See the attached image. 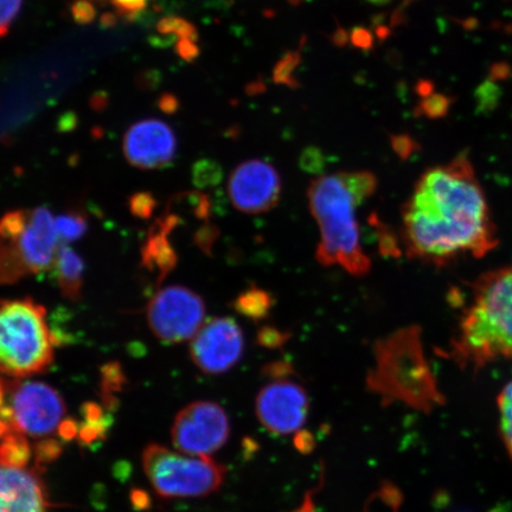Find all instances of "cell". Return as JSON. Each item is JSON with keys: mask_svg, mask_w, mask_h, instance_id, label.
<instances>
[{"mask_svg": "<svg viewBox=\"0 0 512 512\" xmlns=\"http://www.w3.org/2000/svg\"><path fill=\"white\" fill-rule=\"evenodd\" d=\"M402 236L409 255L435 266L494 251L497 228L466 153L419 178L402 209Z\"/></svg>", "mask_w": 512, "mask_h": 512, "instance_id": "1", "label": "cell"}, {"mask_svg": "<svg viewBox=\"0 0 512 512\" xmlns=\"http://www.w3.org/2000/svg\"><path fill=\"white\" fill-rule=\"evenodd\" d=\"M448 352L460 367L473 370L498 358L512 362V266L475 281Z\"/></svg>", "mask_w": 512, "mask_h": 512, "instance_id": "2", "label": "cell"}, {"mask_svg": "<svg viewBox=\"0 0 512 512\" xmlns=\"http://www.w3.org/2000/svg\"><path fill=\"white\" fill-rule=\"evenodd\" d=\"M307 197L320 230L316 251L319 264L342 267L355 277L367 275L371 261L362 247L356 219V209L366 201L357 194L350 172L316 178L307 190Z\"/></svg>", "mask_w": 512, "mask_h": 512, "instance_id": "3", "label": "cell"}, {"mask_svg": "<svg viewBox=\"0 0 512 512\" xmlns=\"http://www.w3.org/2000/svg\"><path fill=\"white\" fill-rule=\"evenodd\" d=\"M374 357L375 366L369 371L367 386L380 396L384 406L403 402L427 411L440 400L416 326L377 341Z\"/></svg>", "mask_w": 512, "mask_h": 512, "instance_id": "4", "label": "cell"}, {"mask_svg": "<svg viewBox=\"0 0 512 512\" xmlns=\"http://www.w3.org/2000/svg\"><path fill=\"white\" fill-rule=\"evenodd\" d=\"M55 341L46 307L31 298L0 300V373L14 379L46 373Z\"/></svg>", "mask_w": 512, "mask_h": 512, "instance_id": "5", "label": "cell"}, {"mask_svg": "<svg viewBox=\"0 0 512 512\" xmlns=\"http://www.w3.org/2000/svg\"><path fill=\"white\" fill-rule=\"evenodd\" d=\"M60 241L43 207L11 210L0 219V286L15 285L53 266Z\"/></svg>", "mask_w": 512, "mask_h": 512, "instance_id": "6", "label": "cell"}, {"mask_svg": "<svg viewBox=\"0 0 512 512\" xmlns=\"http://www.w3.org/2000/svg\"><path fill=\"white\" fill-rule=\"evenodd\" d=\"M143 469L157 495L200 498L221 488L227 469L210 457L191 456L151 444L143 452Z\"/></svg>", "mask_w": 512, "mask_h": 512, "instance_id": "7", "label": "cell"}, {"mask_svg": "<svg viewBox=\"0 0 512 512\" xmlns=\"http://www.w3.org/2000/svg\"><path fill=\"white\" fill-rule=\"evenodd\" d=\"M5 414L11 428L25 437L48 438L60 430L66 403L49 384L35 381L9 383Z\"/></svg>", "mask_w": 512, "mask_h": 512, "instance_id": "8", "label": "cell"}, {"mask_svg": "<svg viewBox=\"0 0 512 512\" xmlns=\"http://www.w3.org/2000/svg\"><path fill=\"white\" fill-rule=\"evenodd\" d=\"M206 303L190 288L171 285L160 288L146 307L152 334L164 344L190 341L206 320Z\"/></svg>", "mask_w": 512, "mask_h": 512, "instance_id": "9", "label": "cell"}, {"mask_svg": "<svg viewBox=\"0 0 512 512\" xmlns=\"http://www.w3.org/2000/svg\"><path fill=\"white\" fill-rule=\"evenodd\" d=\"M229 435L228 415L213 401L190 403L177 414L171 430L177 451L200 457H210L221 450Z\"/></svg>", "mask_w": 512, "mask_h": 512, "instance_id": "10", "label": "cell"}, {"mask_svg": "<svg viewBox=\"0 0 512 512\" xmlns=\"http://www.w3.org/2000/svg\"><path fill=\"white\" fill-rule=\"evenodd\" d=\"M243 352V331L230 317L211 318L191 339V360L206 374L227 373L240 362Z\"/></svg>", "mask_w": 512, "mask_h": 512, "instance_id": "11", "label": "cell"}, {"mask_svg": "<svg viewBox=\"0 0 512 512\" xmlns=\"http://www.w3.org/2000/svg\"><path fill=\"white\" fill-rule=\"evenodd\" d=\"M255 411L267 431L290 435L305 425L310 411L309 395L302 384L290 377L274 379L256 396Z\"/></svg>", "mask_w": 512, "mask_h": 512, "instance_id": "12", "label": "cell"}, {"mask_svg": "<svg viewBox=\"0 0 512 512\" xmlns=\"http://www.w3.org/2000/svg\"><path fill=\"white\" fill-rule=\"evenodd\" d=\"M281 191L283 184L278 170L264 160H246L236 166L229 176V200L241 213H267L277 207Z\"/></svg>", "mask_w": 512, "mask_h": 512, "instance_id": "13", "label": "cell"}, {"mask_svg": "<svg viewBox=\"0 0 512 512\" xmlns=\"http://www.w3.org/2000/svg\"><path fill=\"white\" fill-rule=\"evenodd\" d=\"M177 149L174 130L156 118L138 121L124 136V156L128 163L140 170L166 168L174 162Z\"/></svg>", "mask_w": 512, "mask_h": 512, "instance_id": "14", "label": "cell"}, {"mask_svg": "<svg viewBox=\"0 0 512 512\" xmlns=\"http://www.w3.org/2000/svg\"><path fill=\"white\" fill-rule=\"evenodd\" d=\"M46 486L36 469L0 464V512H49Z\"/></svg>", "mask_w": 512, "mask_h": 512, "instance_id": "15", "label": "cell"}, {"mask_svg": "<svg viewBox=\"0 0 512 512\" xmlns=\"http://www.w3.org/2000/svg\"><path fill=\"white\" fill-rule=\"evenodd\" d=\"M178 222L179 219L175 215L158 220L143 247V266L151 273H155L158 281H163L177 265V254L169 236Z\"/></svg>", "mask_w": 512, "mask_h": 512, "instance_id": "16", "label": "cell"}, {"mask_svg": "<svg viewBox=\"0 0 512 512\" xmlns=\"http://www.w3.org/2000/svg\"><path fill=\"white\" fill-rule=\"evenodd\" d=\"M57 286L62 296L70 302H79L85 284V261L68 245H60L54 260Z\"/></svg>", "mask_w": 512, "mask_h": 512, "instance_id": "17", "label": "cell"}, {"mask_svg": "<svg viewBox=\"0 0 512 512\" xmlns=\"http://www.w3.org/2000/svg\"><path fill=\"white\" fill-rule=\"evenodd\" d=\"M274 298L264 288L252 286L234 300L233 307L241 316L259 322L270 316Z\"/></svg>", "mask_w": 512, "mask_h": 512, "instance_id": "18", "label": "cell"}, {"mask_svg": "<svg viewBox=\"0 0 512 512\" xmlns=\"http://www.w3.org/2000/svg\"><path fill=\"white\" fill-rule=\"evenodd\" d=\"M31 447L28 437L11 430L0 443V464L17 469L28 467L31 459Z\"/></svg>", "mask_w": 512, "mask_h": 512, "instance_id": "19", "label": "cell"}, {"mask_svg": "<svg viewBox=\"0 0 512 512\" xmlns=\"http://www.w3.org/2000/svg\"><path fill=\"white\" fill-rule=\"evenodd\" d=\"M56 232L60 245L79 241L88 230L87 216L79 210H68L55 219Z\"/></svg>", "mask_w": 512, "mask_h": 512, "instance_id": "20", "label": "cell"}, {"mask_svg": "<svg viewBox=\"0 0 512 512\" xmlns=\"http://www.w3.org/2000/svg\"><path fill=\"white\" fill-rule=\"evenodd\" d=\"M303 56L298 50L287 51L283 57L275 64L273 69V81L279 86H285L291 89L300 87L299 81L294 76L296 70L302 63Z\"/></svg>", "mask_w": 512, "mask_h": 512, "instance_id": "21", "label": "cell"}, {"mask_svg": "<svg viewBox=\"0 0 512 512\" xmlns=\"http://www.w3.org/2000/svg\"><path fill=\"white\" fill-rule=\"evenodd\" d=\"M499 430L505 448L512 459V381L505 386L498 396Z\"/></svg>", "mask_w": 512, "mask_h": 512, "instance_id": "22", "label": "cell"}, {"mask_svg": "<svg viewBox=\"0 0 512 512\" xmlns=\"http://www.w3.org/2000/svg\"><path fill=\"white\" fill-rule=\"evenodd\" d=\"M157 29L162 35H171L176 37L178 41L190 40L198 41V31L194 24L187 19L179 17L163 18L157 25Z\"/></svg>", "mask_w": 512, "mask_h": 512, "instance_id": "23", "label": "cell"}, {"mask_svg": "<svg viewBox=\"0 0 512 512\" xmlns=\"http://www.w3.org/2000/svg\"><path fill=\"white\" fill-rule=\"evenodd\" d=\"M453 100L450 96L444 94H432L424 98L418 106H416L414 113L416 117H426L430 119H440L445 117L450 110Z\"/></svg>", "mask_w": 512, "mask_h": 512, "instance_id": "24", "label": "cell"}, {"mask_svg": "<svg viewBox=\"0 0 512 512\" xmlns=\"http://www.w3.org/2000/svg\"><path fill=\"white\" fill-rule=\"evenodd\" d=\"M86 421V426L80 432L81 439L85 443H92L105 431L104 413H102L99 406L94 405V403L87 406Z\"/></svg>", "mask_w": 512, "mask_h": 512, "instance_id": "25", "label": "cell"}, {"mask_svg": "<svg viewBox=\"0 0 512 512\" xmlns=\"http://www.w3.org/2000/svg\"><path fill=\"white\" fill-rule=\"evenodd\" d=\"M23 0H0V38L9 34L21 11Z\"/></svg>", "mask_w": 512, "mask_h": 512, "instance_id": "26", "label": "cell"}, {"mask_svg": "<svg viewBox=\"0 0 512 512\" xmlns=\"http://www.w3.org/2000/svg\"><path fill=\"white\" fill-rule=\"evenodd\" d=\"M290 338V332L281 331L274 326H264L258 332V343L267 349L284 347Z\"/></svg>", "mask_w": 512, "mask_h": 512, "instance_id": "27", "label": "cell"}, {"mask_svg": "<svg viewBox=\"0 0 512 512\" xmlns=\"http://www.w3.org/2000/svg\"><path fill=\"white\" fill-rule=\"evenodd\" d=\"M130 209L139 219H150L156 209V200L149 192H138L131 198Z\"/></svg>", "mask_w": 512, "mask_h": 512, "instance_id": "28", "label": "cell"}, {"mask_svg": "<svg viewBox=\"0 0 512 512\" xmlns=\"http://www.w3.org/2000/svg\"><path fill=\"white\" fill-rule=\"evenodd\" d=\"M114 6L118 15L125 18H134L146 9L150 0H107Z\"/></svg>", "mask_w": 512, "mask_h": 512, "instance_id": "29", "label": "cell"}, {"mask_svg": "<svg viewBox=\"0 0 512 512\" xmlns=\"http://www.w3.org/2000/svg\"><path fill=\"white\" fill-rule=\"evenodd\" d=\"M221 170L219 164L210 162V160H202L196 165L195 178L200 184H210L211 181H220Z\"/></svg>", "mask_w": 512, "mask_h": 512, "instance_id": "30", "label": "cell"}, {"mask_svg": "<svg viewBox=\"0 0 512 512\" xmlns=\"http://www.w3.org/2000/svg\"><path fill=\"white\" fill-rule=\"evenodd\" d=\"M390 143H392L394 151L402 159L411 157L412 153L418 150V143L412 137H409L408 134H392L390 136Z\"/></svg>", "mask_w": 512, "mask_h": 512, "instance_id": "31", "label": "cell"}, {"mask_svg": "<svg viewBox=\"0 0 512 512\" xmlns=\"http://www.w3.org/2000/svg\"><path fill=\"white\" fill-rule=\"evenodd\" d=\"M323 152L317 147H307L300 157V165L307 172H317L323 169L324 166Z\"/></svg>", "mask_w": 512, "mask_h": 512, "instance_id": "32", "label": "cell"}, {"mask_svg": "<svg viewBox=\"0 0 512 512\" xmlns=\"http://www.w3.org/2000/svg\"><path fill=\"white\" fill-rule=\"evenodd\" d=\"M60 452L61 446L56 440H43L36 448V462L40 465L49 463L57 458Z\"/></svg>", "mask_w": 512, "mask_h": 512, "instance_id": "33", "label": "cell"}, {"mask_svg": "<svg viewBox=\"0 0 512 512\" xmlns=\"http://www.w3.org/2000/svg\"><path fill=\"white\" fill-rule=\"evenodd\" d=\"M72 15L76 23L89 24L94 21L96 11L88 0H75L72 5Z\"/></svg>", "mask_w": 512, "mask_h": 512, "instance_id": "34", "label": "cell"}, {"mask_svg": "<svg viewBox=\"0 0 512 512\" xmlns=\"http://www.w3.org/2000/svg\"><path fill=\"white\" fill-rule=\"evenodd\" d=\"M350 41L355 48L369 51L374 48L375 38L373 32L364 27L352 29Z\"/></svg>", "mask_w": 512, "mask_h": 512, "instance_id": "35", "label": "cell"}, {"mask_svg": "<svg viewBox=\"0 0 512 512\" xmlns=\"http://www.w3.org/2000/svg\"><path fill=\"white\" fill-rule=\"evenodd\" d=\"M176 51L179 57L188 62L195 61L200 56V48L196 42L190 40L177 41Z\"/></svg>", "mask_w": 512, "mask_h": 512, "instance_id": "36", "label": "cell"}, {"mask_svg": "<svg viewBox=\"0 0 512 512\" xmlns=\"http://www.w3.org/2000/svg\"><path fill=\"white\" fill-rule=\"evenodd\" d=\"M381 226V252L383 254H388L389 256L399 255V247L398 240H396L395 236L389 232L386 227Z\"/></svg>", "mask_w": 512, "mask_h": 512, "instance_id": "37", "label": "cell"}, {"mask_svg": "<svg viewBox=\"0 0 512 512\" xmlns=\"http://www.w3.org/2000/svg\"><path fill=\"white\" fill-rule=\"evenodd\" d=\"M349 40L350 36L348 35L347 30L341 27H338L331 36V42L337 48H344L347 46Z\"/></svg>", "mask_w": 512, "mask_h": 512, "instance_id": "38", "label": "cell"}, {"mask_svg": "<svg viewBox=\"0 0 512 512\" xmlns=\"http://www.w3.org/2000/svg\"><path fill=\"white\" fill-rule=\"evenodd\" d=\"M179 102L172 95H164L160 101V108L166 113H175L178 110Z\"/></svg>", "mask_w": 512, "mask_h": 512, "instance_id": "39", "label": "cell"}, {"mask_svg": "<svg viewBox=\"0 0 512 512\" xmlns=\"http://www.w3.org/2000/svg\"><path fill=\"white\" fill-rule=\"evenodd\" d=\"M433 91L434 85L431 81L428 80H421L418 83V87H416V92H418V94L421 95L422 98H427V96L432 95Z\"/></svg>", "mask_w": 512, "mask_h": 512, "instance_id": "40", "label": "cell"}, {"mask_svg": "<svg viewBox=\"0 0 512 512\" xmlns=\"http://www.w3.org/2000/svg\"><path fill=\"white\" fill-rule=\"evenodd\" d=\"M9 383H6L2 377H0V409L5 406L6 399H8Z\"/></svg>", "mask_w": 512, "mask_h": 512, "instance_id": "41", "label": "cell"}, {"mask_svg": "<svg viewBox=\"0 0 512 512\" xmlns=\"http://www.w3.org/2000/svg\"><path fill=\"white\" fill-rule=\"evenodd\" d=\"M12 430L9 421L4 419L2 415H0V440H2L6 434L10 433Z\"/></svg>", "mask_w": 512, "mask_h": 512, "instance_id": "42", "label": "cell"}, {"mask_svg": "<svg viewBox=\"0 0 512 512\" xmlns=\"http://www.w3.org/2000/svg\"><path fill=\"white\" fill-rule=\"evenodd\" d=\"M376 35L381 38V40H386L390 35V29L384 27V25H379V27L376 28Z\"/></svg>", "mask_w": 512, "mask_h": 512, "instance_id": "43", "label": "cell"}, {"mask_svg": "<svg viewBox=\"0 0 512 512\" xmlns=\"http://www.w3.org/2000/svg\"><path fill=\"white\" fill-rule=\"evenodd\" d=\"M367 2H369L370 4L377 5V6H383V5H387L390 2H392V0H367Z\"/></svg>", "mask_w": 512, "mask_h": 512, "instance_id": "44", "label": "cell"}]
</instances>
